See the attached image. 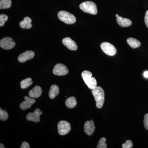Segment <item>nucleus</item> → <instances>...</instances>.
Listing matches in <instances>:
<instances>
[{"label":"nucleus","mask_w":148,"mask_h":148,"mask_svg":"<svg viewBox=\"0 0 148 148\" xmlns=\"http://www.w3.org/2000/svg\"><path fill=\"white\" fill-rule=\"evenodd\" d=\"M92 95L96 101V106L98 108H101L105 101V92L103 88L100 86H97L91 90Z\"/></svg>","instance_id":"obj_1"},{"label":"nucleus","mask_w":148,"mask_h":148,"mask_svg":"<svg viewBox=\"0 0 148 148\" xmlns=\"http://www.w3.org/2000/svg\"><path fill=\"white\" fill-rule=\"evenodd\" d=\"M82 77L88 87L92 90L97 86V81L95 77H92L91 72L87 71H84L82 73Z\"/></svg>","instance_id":"obj_2"},{"label":"nucleus","mask_w":148,"mask_h":148,"mask_svg":"<svg viewBox=\"0 0 148 148\" xmlns=\"http://www.w3.org/2000/svg\"><path fill=\"white\" fill-rule=\"evenodd\" d=\"M79 8L84 12L95 15L98 12L97 5L95 3L90 1L84 2L80 4Z\"/></svg>","instance_id":"obj_3"},{"label":"nucleus","mask_w":148,"mask_h":148,"mask_svg":"<svg viewBox=\"0 0 148 148\" xmlns=\"http://www.w3.org/2000/svg\"><path fill=\"white\" fill-rule=\"evenodd\" d=\"M58 16L61 21L66 24H73L76 21V18L73 14L66 11H60L58 13Z\"/></svg>","instance_id":"obj_4"},{"label":"nucleus","mask_w":148,"mask_h":148,"mask_svg":"<svg viewBox=\"0 0 148 148\" xmlns=\"http://www.w3.org/2000/svg\"><path fill=\"white\" fill-rule=\"evenodd\" d=\"M101 47L102 51L107 55L113 56L116 53V49L112 44L108 42L102 43Z\"/></svg>","instance_id":"obj_5"},{"label":"nucleus","mask_w":148,"mask_h":148,"mask_svg":"<svg viewBox=\"0 0 148 148\" xmlns=\"http://www.w3.org/2000/svg\"><path fill=\"white\" fill-rule=\"evenodd\" d=\"M57 126L58 133L61 135H66L71 130V124L66 121H61L58 123Z\"/></svg>","instance_id":"obj_6"},{"label":"nucleus","mask_w":148,"mask_h":148,"mask_svg":"<svg viewBox=\"0 0 148 148\" xmlns=\"http://www.w3.org/2000/svg\"><path fill=\"white\" fill-rule=\"evenodd\" d=\"M15 45V42L12 38L5 37L0 41V46L4 49L9 50L13 48Z\"/></svg>","instance_id":"obj_7"},{"label":"nucleus","mask_w":148,"mask_h":148,"mask_svg":"<svg viewBox=\"0 0 148 148\" xmlns=\"http://www.w3.org/2000/svg\"><path fill=\"white\" fill-rule=\"evenodd\" d=\"M53 73L56 75H65L69 73V70L64 64H58L54 66L53 70Z\"/></svg>","instance_id":"obj_8"},{"label":"nucleus","mask_w":148,"mask_h":148,"mask_svg":"<svg viewBox=\"0 0 148 148\" xmlns=\"http://www.w3.org/2000/svg\"><path fill=\"white\" fill-rule=\"evenodd\" d=\"M42 111L39 108L36 109L34 112H30L26 116V119L29 121H32L36 123L40 121V116L42 114Z\"/></svg>","instance_id":"obj_9"},{"label":"nucleus","mask_w":148,"mask_h":148,"mask_svg":"<svg viewBox=\"0 0 148 148\" xmlns=\"http://www.w3.org/2000/svg\"><path fill=\"white\" fill-rule=\"evenodd\" d=\"M35 56L34 52L32 51H27L18 56V60L19 62L23 63L32 59Z\"/></svg>","instance_id":"obj_10"},{"label":"nucleus","mask_w":148,"mask_h":148,"mask_svg":"<svg viewBox=\"0 0 148 148\" xmlns=\"http://www.w3.org/2000/svg\"><path fill=\"white\" fill-rule=\"evenodd\" d=\"M62 43L70 50L76 51L78 47L76 43L69 37L63 39Z\"/></svg>","instance_id":"obj_11"},{"label":"nucleus","mask_w":148,"mask_h":148,"mask_svg":"<svg viewBox=\"0 0 148 148\" xmlns=\"http://www.w3.org/2000/svg\"><path fill=\"white\" fill-rule=\"evenodd\" d=\"M95 127L94 121L92 120L90 121H87L86 122L84 125L85 132L88 136H91L95 131Z\"/></svg>","instance_id":"obj_12"},{"label":"nucleus","mask_w":148,"mask_h":148,"mask_svg":"<svg viewBox=\"0 0 148 148\" xmlns=\"http://www.w3.org/2000/svg\"><path fill=\"white\" fill-rule=\"evenodd\" d=\"M25 101H23L20 104V108L22 110H27L31 108L32 105L35 103L36 100L28 96L24 97Z\"/></svg>","instance_id":"obj_13"},{"label":"nucleus","mask_w":148,"mask_h":148,"mask_svg":"<svg viewBox=\"0 0 148 148\" xmlns=\"http://www.w3.org/2000/svg\"><path fill=\"white\" fill-rule=\"evenodd\" d=\"M42 93V89L39 86H36L29 91V95L32 98H38L40 97Z\"/></svg>","instance_id":"obj_14"},{"label":"nucleus","mask_w":148,"mask_h":148,"mask_svg":"<svg viewBox=\"0 0 148 148\" xmlns=\"http://www.w3.org/2000/svg\"><path fill=\"white\" fill-rule=\"evenodd\" d=\"M116 21L120 27H128L132 24V21L128 18H123L121 16L116 17Z\"/></svg>","instance_id":"obj_15"},{"label":"nucleus","mask_w":148,"mask_h":148,"mask_svg":"<svg viewBox=\"0 0 148 148\" xmlns=\"http://www.w3.org/2000/svg\"><path fill=\"white\" fill-rule=\"evenodd\" d=\"M32 19L29 16L24 17V20L20 21L19 26L21 29H30L32 28Z\"/></svg>","instance_id":"obj_16"},{"label":"nucleus","mask_w":148,"mask_h":148,"mask_svg":"<svg viewBox=\"0 0 148 148\" xmlns=\"http://www.w3.org/2000/svg\"><path fill=\"white\" fill-rule=\"evenodd\" d=\"M59 93V88L58 86L53 84L51 86L49 92V96L51 99H53L55 98Z\"/></svg>","instance_id":"obj_17"},{"label":"nucleus","mask_w":148,"mask_h":148,"mask_svg":"<svg viewBox=\"0 0 148 148\" xmlns=\"http://www.w3.org/2000/svg\"><path fill=\"white\" fill-rule=\"evenodd\" d=\"M127 42L128 45L133 49L137 48L141 45V43L136 39L133 38H129L127 39Z\"/></svg>","instance_id":"obj_18"},{"label":"nucleus","mask_w":148,"mask_h":148,"mask_svg":"<svg viewBox=\"0 0 148 148\" xmlns=\"http://www.w3.org/2000/svg\"><path fill=\"white\" fill-rule=\"evenodd\" d=\"M77 103L76 99L73 96L67 98L65 102L66 106L70 109L75 108L76 106Z\"/></svg>","instance_id":"obj_19"},{"label":"nucleus","mask_w":148,"mask_h":148,"mask_svg":"<svg viewBox=\"0 0 148 148\" xmlns=\"http://www.w3.org/2000/svg\"><path fill=\"white\" fill-rule=\"evenodd\" d=\"M33 83L32 79L31 78H27L26 79L23 80L21 81L20 83V85L22 89H25L29 87Z\"/></svg>","instance_id":"obj_20"},{"label":"nucleus","mask_w":148,"mask_h":148,"mask_svg":"<svg viewBox=\"0 0 148 148\" xmlns=\"http://www.w3.org/2000/svg\"><path fill=\"white\" fill-rule=\"evenodd\" d=\"M11 5V0H1L0 1V9H1L10 8Z\"/></svg>","instance_id":"obj_21"},{"label":"nucleus","mask_w":148,"mask_h":148,"mask_svg":"<svg viewBox=\"0 0 148 148\" xmlns=\"http://www.w3.org/2000/svg\"><path fill=\"white\" fill-rule=\"evenodd\" d=\"M106 139L105 138H102L99 140L98 145H97V148H107V145L106 142Z\"/></svg>","instance_id":"obj_22"},{"label":"nucleus","mask_w":148,"mask_h":148,"mask_svg":"<svg viewBox=\"0 0 148 148\" xmlns=\"http://www.w3.org/2000/svg\"><path fill=\"white\" fill-rule=\"evenodd\" d=\"M8 114L5 111L0 108V120L2 121H5L8 119Z\"/></svg>","instance_id":"obj_23"},{"label":"nucleus","mask_w":148,"mask_h":148,"mask_svg":"<svg viewBox=\"0 0 148 148\" xmlns=\"http://www.w3.org/2000/svg\"><path fill=\"white\" fill-rule=\"evenodd\" d=\"M8 17L7 15L4 14H1L0 15V26L3 27L5 23L8 19Z\"/></svg>","instance_id":"obj_24"},{"label":"nucleus","mask_w":148,"mask_h":148,"mask_svg":"<svg viewBox=\"0 0 148 148\" xmlns=\"http://www.w3.org/2000/svg\"><path fill=\"white\" fill-rule=\"evenodd\" d=\"M133 143L130 140H127L125 143L123 144L122 147L123 148H132L133 147Z\"/></svg>","instance_id":"obj_25"},{"label":"nucleus","mask_w":148,"mask_h":148,"mask_svg":"<svg viewBox=\"0 0 148 148\" xmlns=\"http://www.w3.org/2000/svg\"><path fill=\"white\" fill-rule=\"evenodd\" d=\"M144 124L145 128L148 130V113L146 114L144 116Z\"/></svg>","instance_id":"obj_26"},{"label":"nucleus","mask_w":148,"mask_h":148,"mask_svg":"<svg viewBox=\"0 0 148 148\" xmlns=\"http://www.w3.org/2000/svg\"><path fill=\"white\" fill-rule=\"evenodd\" d=\"M145 22L146 26L148 28V10L146 11L145 17Z\"/></svg>","instance_id":"obj_27"},{"label":"nucleus","mask_w":148,"mask_h":148,"mask_svg":"<svg viewBox=\"0 0 148 148\" xmlns=\"http://www.w3.org/2000/svg\"><path fill=\"white\" fill-rule=\"evenodd\" d=\"M21 148H30L29 143L26 142H23L21 144Z\"/></svg>","instance_id":"obj_28"},{"label":"nucleus","mask_w":148,"mask_h":148,"mask_svg":"<svg viewBox=\"0 0 148 148\" xmlns=\"http://www.w3.org/2000/svg\"><path fill=\"white\" fill-rule=\"evenodd\" d=\"M144 76L146 78H148V71H146L144 72Z\"/></svg>","instance_id":"obj_29"},{"label":"nucleus","mask_w":148,"mask_h":148,"mask_svg":"<svg viewBox=\"0 0 148 148\" xmlns=\"http://www.w3.org/2000/svg\"><path fill=\"white\" fill-rule=\"evenodd\" d=\"M0 148H5V147L4 145H3V144H1H1H0Z\"/></svg>","instance_id":"obj_30"},{"label":"nucleus","mask_w":148,"mask_h":148,"mask_svg":"<svg viewBox=\"0 0 148 148\" xmlns=\"http://www.w3.org/2000/svg\"><path fill=\"white\" fill-rule=\"evenodd\" d=\"M119 16V15L118 14H116V17Z\"/></svg>","instance_id":"obj_31"}]
</instances>
